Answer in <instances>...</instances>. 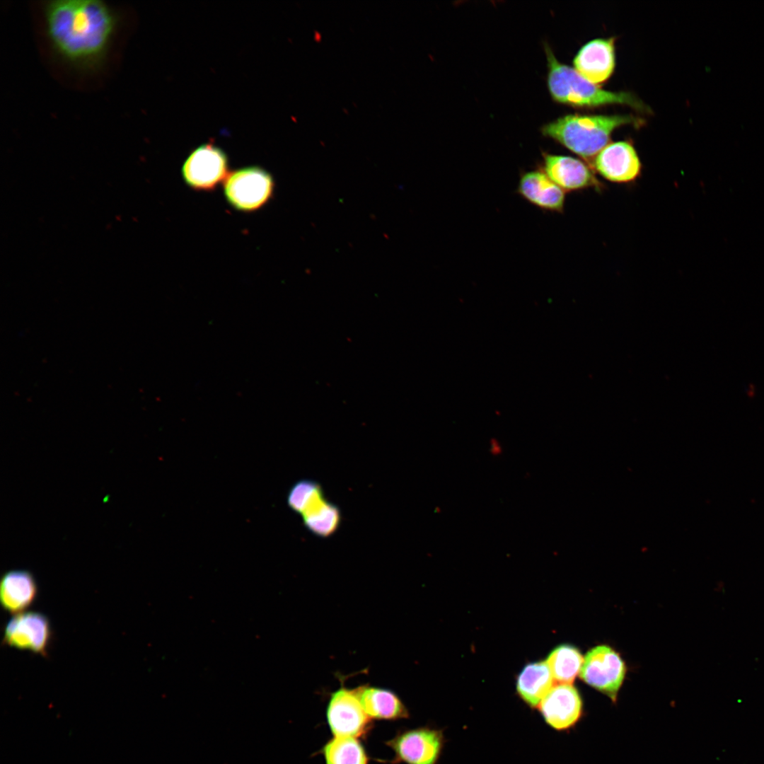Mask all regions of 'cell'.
Segmentation results:
<instances>
[{
	"label": "cell",
	"instance_id": "4",
	"mask_svg": "<svg viewBox=\"0 0 764 764\" xmlns=\"http://www.w3.org/2000/svg\"><path fill=\"white\" fill-rule=\"evenodd\" d=\"M272 176L259 166H248L229 172L224 181L228 203L235 209L250 212L263 207L272 198Z\"/></svg>",
	"mask_w": 764,
	"mask_h": 764
},
{
	"label": "cell",
	"instance_id": "3",
	"mask_svg": "<svg viewBox=\"0 0 764 764\" xmlns=\"http://www.w3.org/2000/svg\"><path fill=\"white\" fill-rule=\"evenodd\" d=\"M548 86L550 96L557 103L577 108H593L608 105H627L639 110H646L644 105L627 92H613L601 88L579 74L574 68L560 63L548 46Z\"/></svg>",
	"mask_w": 764,
	"mask_h": 764
},
{
	"label": "cell",
	"instance_id": "17",
	"mask_svg": "<svg viewBox=\"0 0 764 764\" xmlns=\"http://www.w3.org/2000/svg\"><path fill=\"white\" fill-rule=\"evenodd\" d=\"M554 678L546 661L527 664L519 673L516 689L531 707L538 706L553 686Z\"/></svg>",
	"mask_w": 764,
	"mask_h": 764
},
{
	"label": "cell",
	"instance_id": "16",
	"mask_svg": "<svg viewBox=\"0 0 764 764\" xmlns=\"http://www.w3.org/2000/svg\"><path fill=\"white\" fill-rule=\"evenodd\" d=\"M37 595V582L29 571L11 570L1 577L0 601L6 611L13 614L24 612L33 603Z\"/></svg>",
	"mask_w": 764,
	"mask_h": 764
},
{
	"label": "cell",
	"instance_id": "15",
	"mask_svg": "<svg viewBox=\"0 0 764 764\" xmlns=\"http://www.w3.org/2000/svg\"><path fill=\"white\" fill-rule=\"evenodd\" d=\"M355 689L363 710L371 719L395 721L410 717L407 707L393 690L368 684Z\"/></svg>",
	"mask_w": 764,
	"mask_h": 764
},
{
	"label": "cell",
	"instance_id": "10",
	"mask_svg": "<svg viewBox=\"0 0 764 764\" xmlns=\"http://www.w3.org/2000/svg\"><path fill=\"white\" fill-rule=\"evenodd\" d=\"M544 173L565 192L593 189L601 192L604 185L588 163L570 156L542 154Z\"/></svg>",
	"mask_w": 764,
	"mask_h": 764
},
{
	"label": "cell",
	"instance_id": "12",
	"mask_svg": "<svg viewBox=\"0 0 764 764\" xmlns=\"http://www.w3.org/2000/svg\"><path fill=\"white\" fill-rule=\"evenodd\" d=\"M545 722L557 730L575 724L582 714V700L577 690L569 683L552 686L538 705Z\"/></svg>",
	"mask_w": 764,
	"mask_h": 764
},
{
	"label": "cell",
	"instance_id": "7",
	"mask_svg": "<svg viewBox=\"0 0 764 764\" xmlns=\"http://www.w3.org/2000/svg\"><path fill=\"white\" fill-rule=\"evenodd\" d=\"M386 744L394 752L393 764H436L444 746V736L440 730L418 727L398 731Z\"/></svg>",
	"mask_w": 764,
	"mask_h": 764
},
{
	"label": "cell",
	"instance_id": "2",
	"mask_svg": "<svg viewBox=\"0 0 764 764\" xmlns=\"http://www.w3.org/2000/svg\"><path fill=\"white\" fill-rule=\"evenodd\" d=\"M642 123L641 119L627 115L571 114L544 125L541 131L544 136L591 164L598 152L609 144L615 129L623 125Z\"/></svg>",
	"mask_w": 764,
	"mask_h": 764
},
{
	"label": "cell",
	"instance_id": "13",
	"mask_svg": "<svg viewBox=\"0 0 764 764\" xmlns=\"http://www.w3.org/2000/svg\"><path fill=\"white\" fill-rule=\"evenodd\" d=\"M574 69L590 82L598 85L606 81L615 69V39L592 40L583 45L575 56Z\"/></svg>",
	"mask_w": 764,
	"mask_h": 764
},
{
	"label": "cell",
	"instance_id": "21",
	"mask_svg": "<svg viewBox=\"0 0 764 764\" xmlns=\"http://www.w3.org/2000/svg\"><path fill=\"white\" fill-rule=\"evenodd\" d=\"M325 498L323 490L318 482L305 479L296 482L291 487L287 502L292 510L302 515Z\"/></svg>",
	"mask_w": 764,
	"mask_h": 764
},
{
	"label": "cell",
	"instance_id": "6",
	"mask_svg": "<svg viewBox=\"0 0 764 764\" xmlns=\"http://www.w3.org/2000/svg\"><path fill=\"white\" fill-rule=\"evenodd\" d=\"M226 153L212 143L195 149L183 164L182 176L190 187L199 191L214 190L228 176Z\"/></svg>",
	"mask_w": 764,
	"mask_h": 764
},
{
	"label": "cell",
	"instance_id": "1",
	"mask_svg": "<svg viewBox=\"0 0 764 764\" xmlns=\"http://www.w3.org/2000/svg\"><path fill=\"white\" fill-rule=\"evenodd\" d=\"M46 30L54 50L81 66L101 61L116 25L113 11L98 0H55L45 8Z\"/></svg>",
	"mask_w": 764,
	"mask_h": 764
},
{
	"label": "cell",
	"instance_id": "19",
	"mask_svg": "<svg viewBox=\"0 0 764 764\" xmlns=\"http://www.w3.org/2000/svg\"><path fill=\"white\" fill-rule=\"evenodd\" d=\"M325 764H368L369 756L361 743L354 737L334 736L323 746Z\"/></svg>",
	"mask_w": 764,
	"mask_h": 764
},
{
	"label": "cell",
	"instance_id": "22",
	"mask_svg": "<svg viewBox=\"0 0 764 764\" xmlns=\"http://www.w3.org/2000/svg\"><path fill=\"white\" fill-rule=\"evenodd\" d=\"M502 446L498 441L492 439L490 441V452L494 455L498 456L502 453Z\"/></svg>",
	"mask_w": 764,
	"mask_h": 764
},
{
	"label": "cell",
	"instance_id": "20",
	"mask_svg": "<svg viewBox=\"0 0 764 764\" xmlns=\"http://www.w3.org/2000/svg\"><path fill=\"white\" fill-rule=\"evenodd\" d=\"M584 659L579 651L570 645H560L549 654L546 662L554 680L560 683L574 681L580 672Z\"/></svg>",
	"mask_w": 764,
	"mask_h": 764
},
{
	"label": "cell",
	"instance_id": "5",
	"mask_svg": "<svg viewBox=\"0 0 764 764\" xmlns=\"http://www.w3.org/2000/svg\"><path fill=\"white\" fill-rule=\"evenodd\" d=\"M326 718L334 736L361 738L372 728L371 719L363 710L356 689L343 685L330 695Z\"/></svg>",
	"mask_w": 764,
	"mask_h": 764
},
{
	"label": "cell",
	"instance_id": "18",
	"mask_svg": "<svg viewBox=\"0 0 764 764\" xmlns=\"http://www.w3.org/2000/svg\"><path fill=\"white\" fill-rule=\"evenodd\" d=\"M301 516L305 527L320 538H328L339 528L342 514L339 507L325 498Z\"/></svg>",
	"mask_w": 764,
	"mask_h": 764
},
{
	"label": "cell",
	"instance_id": "9",
	"mask_svg": "<svg viewBox=\"0 0 764 764\" xmlns=\"http://www.w3.org/2000/svg\"><path fill=\"white\" fill-rule=\"evenodd\" d=\"M594 172L616 184H630L642 175L639 156L628 141L611 142L602 149L591 163Z\"/></svg>",
	"mask_w": 764,
	"mask_h": 764
},
{
	"label": "cell",
	"instance_id": "14",
	"mask_svg": "<svg viewBox=\"0 0 764 764\" xmlns=\"http://www.w3.org/2000/svg\"><path fill=\"white\" fill-rule=\"evenodd\" d=\"M516 193L541 210L555 213L564 211L565 192L539 166L533 170L521 171Z\"/></svg>",
	"mask_w": 764,
	"mask_h": 764
},
{
	"label": "cell",
	"instance_id": "11",
	"mask_svg": "<svg viewBox=\"0 0 764 764\" xmlns=\"http://www.w3.org/2000/svg\"><path fill=\"white\" fill-rule=\"evenodd\" d=\"M51 637V625L47 616L40 612L24 611L8 621L4 642L11 647L45 655Z\"/></svg>",
	"mask_w": 764,
	"mask_h": 764
},
{
	"label": "cell",
	"instance_id": "8",
	"mask_svg": "<svg viewBox=\"0 0 764 764\" xmlns=\"http://www.w3.org/2000/svg\"><path fill=\"white\" fill-rule=\"evenodd\" d=\"M625 671L620 655L610 647L600 645L586 654L579 673L584 681L615 702Z\"/></svg>",
	"mask_w": 764,
	"mask_h": 764
}]
</instances>
